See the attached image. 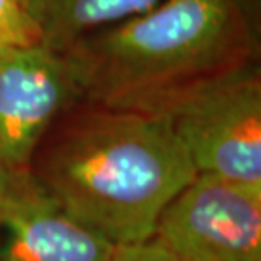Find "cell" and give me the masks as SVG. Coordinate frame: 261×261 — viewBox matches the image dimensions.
I'll list each match as a JSON object with an SVG mask.
<instances>
[{"instance_id": "1", "label": "cell", "mask_w": 261, "mask_h": 261, "mask_svg": "<svg viewBox=\"0 0 261 261\" xmlns=\"http://www.w3.org/2000/svg\"><path fill=\"white\" fill-rule=\"evenodd\" d=\"M31 170L68 216L114 246L153 238L197 175L165 116L97 103L65 112Z\"/></svg>"}, {"instance_id": "2", "label": "cell", "mask_w": 261, "mask_h": 261, "mask_svg": "<svg viewBox=\"0 0 261 261\" xmlns=\"http://www.w3.org/2000/svg\"><path fill=\"white\" fill-rule=\"evenodd\" d=\"M256 46L244 0H160L63 55L85 103L153 111L181 90L254 63Z\"/></svg>"}, {"instance_id": "3", "label": "cell", "mask_w": 261, "mask_h": 261, "mask_svg": "<svg viewBox=\"0 0 261 261\" xmlns=\"http://www.w3.org/2000/svg\"><path fill=\"white\" fill-rule=\"evenodd\" d=\"M166 117L197 175L261 181V80L254 63L178 92Z\"/></svg>"}, {"instance_id": "4", "label": "cell", "mask_w": 261, "mask_h": 261, "mask_svg": "<svg viewBox=\"0 0 261 261\" xmlns=\"http://www.w3.org/2000/svg\"><path fill=\"white\" fill-rule=\"evenodd\" d=\"M154 238L180 261H261V181L195 175L161 212Z\"/></svg>"}, {"instance_id": "5", "label": "cell", "mask_w": 261, "mask_h": 261, "mask_svg": "<svg viewBox=\"0 0 261 261\" xmlns=\"http://www.w3.org/2000/svg\"><path fill=\"white\" fill-rule=\"evenodd\" d=\"M82 102L70 60L46 46L0 48V175L29 170L65 112Z\"/></svg>"}, {"instance_id": "6", "label": "cell", "mask_w": 261, "mask_h": 261, "mask_svg": "<svg viewBox=\"0 0 261 261\" xmlns=\"http://www.w3.org/2000/svg\"><path fill=\"white\" fill-rule=\"evenodd\" d=\"M0 261H107L114 244L63 211L33 170L0 175Z\"/></svg>"}, {"instance_id": "7", "label": "cell", "mask_w": 261, "mask_h": 261, "mask_svg": "<svg viewBox=\"0 0 261 261\" xmlns=\"http://www.w3.org/2000/svg\"><path fill=\"white\" fill-rule=\"evenodd\" d=\"M160 0H24L41 44L65 53L100 29L146 12Z\"/></svg>"}, {"instance_id": "8", "label": "cell", "mask_w": 261, "mask_h": 261, "mask_svg": "<svg viewBox=\"0 0 261 261\" xmlns=\"http://www.w3.org/2000/svg\"><path fill=\"white\" fill-rule=\"evenodd\" d=\"M36 44H41L39 33L24 0H0V48Z\"/></svg>"}, {"instance_id": "9", "label": "cell", "mask_w": 261, "mask_h": 261, "mask_svg": "<svg viewBox=\"0 0 261 261\" xmlns=\"http://www.w3.org/2000/svg\"><path fill=\"white\" fill-rule=\"evenodd\" d=\"M107 261H180L154 236L151 239L116 246Z\"/></svg>"}]
</instances>
